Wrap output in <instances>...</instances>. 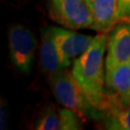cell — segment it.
<instances>
[{"instance_id":"6","label":"cell","mask_w":130,"mask_h":130,"mask_svg":"<svg viewBox=\"0 0 130 130\" xmlns=\"http://www.w3.org/2000/svg\"><path fill=\"white\" fill-rule=\"evenodd\" d=\"M105 88L106 100L103 111L130 105V64L105 70Z\"/></svg>"},{"instance_id":"13","label":"cell","mask_w":130,"mask_h":130,"mask_svg":"<svg viewBox=\"0 0 130 130\" xmlns=\"http://www.w3.org/2000/svg\"><path fill=\"white\" fill-rule=\"evenodd\" d=\"M118 20L130 23V0H118Z\"/></svg>"},{"instance_id":"9","label":"cell","mask_w":130,"mask_h":130,"mask_svg":"<svg viewBox=\"0 0 130 130\" xmlns=\"http://www.w3.org/2000/svg\"><path fill=\"white\" fill-rule=\"evenodd\" d=\"M40 58L42 70L48 76L63 69L54 42L51 26H45L41 30Z\"/></svg>"},{"instance_id":"8","label":"cell","mask_w":130,"mask_h":130,"mask_svg":"<svg viewBox=\"0 0 130 130\" xmlns=\"http://www.w3.org/2000/svg\"><path fill=\"white\" fill-rule=\"evenodd\" d=\"M93 19V30L108 34L119 23L118 0H86Z\"/></svg>"},{"instance_id":"5","label":"cell","mask_w":130,"mask_h":130,"mask_svg":"<svg viewBox=\"0 0 130 130\" xmlns=\"http://www.w3.org/2000/svg\"><path fill=\"white\" fill-rule=\"evenodd\" d=\"M60 63L63 69H69L75 59L82 55L91 45L93 37L75 32L72 29L51 26Z\"/></svg>"},{"instance_id":"12","label":"cell","mask_w":130,"mask_h":130,"mask_svg":"<svg viewBox=\"0 0 130 130\" xmlns=\"http://www.w3.org/2000/svg\"><path fill=\"white\" fill-rule=\"evenodd\" d=\"M61 130H80L82 129L81 118L68 108H61L59 110Z\"/></svg>"},{"instance_id":"10","label":"cell","mask_w":130,"mask_h":130,"mask_svg":"<svg viewBox=\"0 0 130 130\" xmlns=\"http://www.w3.org/2000/svg\"><path fill=\"white\" fill-rule=\"evenodd\" d=\"M101 121L105 129L130 130V105L103 111Z\"/></svg>"},{"instance_id":"11","label":"cell","mask_w":130,"mask_h":130,"mask_svg":"<svg viewBox=\"0 0 130 130\" xmlns=\"http://www.w3.org/2000/svg\"><path fill=\"white\" fill-rule=\"evenodd\" d=\"M37 130H61L59 111L53 105H47L42 110L35 123Z\"/></svg>"},{"instance_id":"14","label":"cell","mask_w":130,"mask_h":130,"mask_svg":"<svg viewBox=\"0 0 130 130\" xmlns=\"http://www.w3.org/2000/svg\"><path fill=\"white\" fill-rule=\"evenodd\" d=\"M7 126V110H6V104L1 100V106H0V129L5 130Z\"/></svg>"},{"instance_id":"4","label":"cell","mask_w":130,"mask_h":130,"mask_svg":"<svg viewBox=\"0 0 130 130\" xmlns=\"http://www.w3.org/2000/svg\"><path fill=\"white\" fill-rule=\"evenodd\" d=\"M10 59L14 68L25 75L30 74L37 50V40L28 27L17 24L8 34Z\"/></svg>"},{"instance_id":"2","label":"cell","mask_w":130,"mask_h":130,"mask_svg":"<svg viewBox=\"0 0 130 130\" xmlns=\"http://www.w3.org/2000/svg\"><path fill=\"white\" fill-rule=\"evenodd\" d=\"M49 79L52 93L62 106L75 112L82 121L86 119L101 120L102 113L88 101L71 71L68 69H61L50 75Z\"/></svg>"},{"instance_id":"3","label":"cell","mask_w":130,"mask_h":130,"mask_svg":"<svg viewBox=\"0 0 130 130\" xmlns=\"http://www.w3.org/2000/svg\"><path fill=\"white\" fill-rule=\"evenodd\" d=\"M47 7L50 19L60 26L93 29V19L86 0H47Z\"/></svg>"},{"instance_id":"7","label":"cell","mask_w":130,"mask_h":130,"mask_svg":"<svg viewBox=\"0 0 130 130\" xmlns=\"http://www.w3.org/2000/svg\"><path fill=\"white\" fill-rule=\"evenodd\" d=\"M124 64H130V23L119 22L108 38L105 70Z\"/></svg>"},{"instance_id":"1","label":"cell","mask_w":130,"mask_h":130,"mask_svg":"<svg viewBox=\"0 0 130 130\" xmlns=\"http://www.w3.org/2000/svg\"><path fill=\"white\" fill-rule=\"evenodd\" d=\"M108 34L93 37L89 48L72 63L71 74L88 101L102 113L106 100L105 59Z\"/></svg>"}]
</instances>
